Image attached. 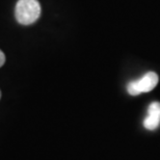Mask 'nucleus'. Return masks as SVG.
Masks as SVG:
<instances>
[{"mask_svg":"<svg viewBox=\"0 0 160 160\" xmlns=\"http://www.w3.org/2000/svg\"><path fill=\"white\" fill-rule=\"evenodd\" d=\"M41 12L38 0H19L15 8L16 20L22 25H30L39 19Z\"/></svg>","mask_w":160,"mask_h":160,"instance_id":"nucleus-1","label":"nucleus"},{"mask_svg":"<svg viewBox=\"0 0 160 160\" xmlns=\"http://www.w3.org/2000/svg\"><path fill=\"white\" fill-rule=\"evenodd\" d=\"M158 75L155 72H148L138 80L129 82L127 86L128 92L131 96H137L142 92H151L158 83Z\"/></svg>","mask_w":160,"mask_h":160,"instance_id":"nucleus-2","label":"nucleus"},{"mask_svg":"<svg viewBox=\"0 0 160 160\" xmlns=\"http://www.w3.org/2000/svg\"><path fill=\"white\" fill-rule=\"evenodd\" d=\"M160 125V103L153 102L148 108V116L143 121V126L148 130L157 129Z\"/></svg>","mask_w":160,"mask_h":160,"instance_id":"nucleus-3","label":"nucleus"},{"mask_svg":"<svg viewBox=\"0 0 160 160\" xmlns=\"http://www.w3.org/2000/svg\"><path fill=\"white\" fill-rule=\"evenodd\" d=\"M4 62H5V55H4V53L0 50V68L4 65Z\"/></svg>","mask_w":160,"mask_h":160,"instance_id":"nucleus-4","label":"nucleus"},{"mask_svg":"<svg viewBox=\"0 0 160 160\" xmlns=\"http://www.w3.org/2000/svg\"><path fill=\"white\" fill-rule=\"evenodd\" d=\"M0 98H1V92H0Z\"/></svg>","mask_w":160,"mask_h":160,"instance_id":"nucleus-5","label":"nucleus"}]
</instances>
